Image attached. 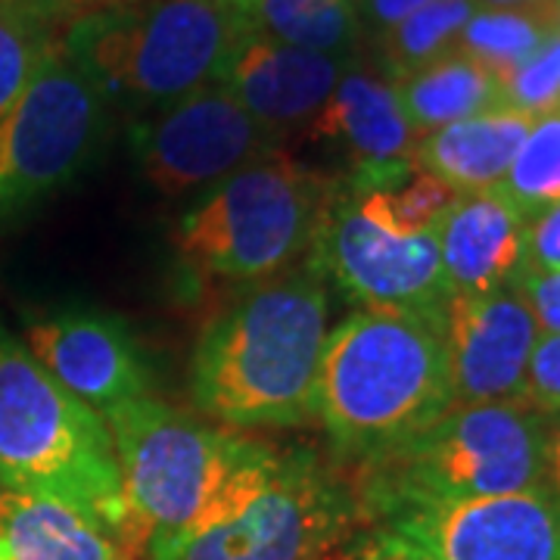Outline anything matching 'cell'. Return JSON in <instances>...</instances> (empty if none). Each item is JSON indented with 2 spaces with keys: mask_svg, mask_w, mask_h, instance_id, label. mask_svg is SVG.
<instances>
[{
  "mask_svg": "<svg viewBox=\"0 0 560 560\" xmlns=\"http://www.w3.org/2000/svg\"><path fill=\"white\" fill-rule=\"evenodd\" d=\"M359 514L355 492L318 455L256 442L194 521L147 541V560H330Z\"/></svg>",
  "mask_w": 560,
  "mask_h": 560,
  "instance_id": "cell-3",
  "label": "cell"
},
{
  "mask_svg": "<svg viewBox=\"0 0 560 560\" xmlns=\"http://www.w3.org/2000/svg\"><path fill=\"white\" fill-rule=\"evenodd\" d=\"M349 3H359V0H349Z\"/></svg>",
  "mask_w": 560,
  "mask_h": 560,
  "instance_id": "cell-36",
  "label": "cell"
},
{
  "mask_svg": "<svg viewBox=\"0 0 560 560\" xmlns=\"http://www.w3.org/2000/svg\"><path fill=\"white\" fill-rule=\"evenodd\" d=\"M427 3H433V0H359L355 10H359L361 28L377 38L393 25H399L401 20H408L411 13H418Z\"/></svg>",
  "mask_w": 560,
  "mask_h": 560,
  "instance_id": "cell-31",
  "label": "cell"
},
{
  "mask_svg": "<svg viewBox=\"0 0 560 560\" xmlns=\"http://www.w3.org/2000/svg\"><path fill=\"white\" fill-rule=\"evenodd\" d=\"M0 541L13 560H125L101 526L60 501L0 489Z\"/></svg>",
  "mask_w": 560,
  "mask_h": 560,
  "instance_id": "cell-19",
  "label": "cell"
},
{
  "mask_svg": "<svg viewBox=\"0 0 560 560\" xmlns=\"http://www.w3.org/2000/svg\"><path fill=\"white\" fill-rule=\"evenodd\" d=\"M327 278L312 259L246 283L202 327L190 393L228 427H300L315 420L327 346Z\"/></svg>",
  "mask_w": 560,
  "mask_h": 560,
  "instance_id": "cell-1",
  "label": "cell"
},
{
  "mask_svg": "<svg viewBox=\"0 0 560 560\" xmlns=\"http://www.w3.org/2000/svg\"><path fill=\"white\" fill-rule=\"evenodd\" d=\"M521 271H560V202L526 219Z\"/></svg>",
  "mask_w": 560,
  "mask_h": 560,
  "instance_id": "cell-28",
  "label": "cell"
},
{
  "mask_svg": "<svg viewBox=\"0 0 560 560\" xmlns=\"http://www.w3.org/2000/svg\"><path fill=\"white\" fill-rule=\"evenodd\" d=\"M445 352L455 405L521 401L539 324L514 287L480 296H448Z\"/></svg>",
  "mask_w": 560,
  "mask_h": 560,
  "instance_id": "cell-13",
  "label": "cell"
},
{
  "mask_svg": "<svg viewBox=\"0 0 560 560\" xmlns=\"http://www.w3.org/2000/svg\"><path fill=\"white\" fill-rule=\"evenodd\" d=\"M342 560H436L430 551H423L420 545L411 539L399 536L396 529L386 526H371L364 536L349 545V551L342 555Z\"/></svg>",
  "mask_w": 560,
  "mask_h": 560,
  "instance_id": "cell-30",
  "label": "cell"
},
{
  "mask_svg": "<svg viewBox=\"0 0 560 560\" xmlns=\"http://www.w3.org/2000/svg\"><path fill=\"white\" fill-rule=\"evenodd\" d=\"M69 22L62 0H0V119L60 47Z\"/></svg>",
  "mask_w": 560,
  "mask_h": 560,
  "instance_id": "cell-21",
  "label": "cell"
},
{
  "mask_svg": "<svg viewBox=\"0 0 560 560\" xmlns=\"http://www.w3.org/2000/svg\"><path fill=\"white\" fill-rule=\"evenodd\" d=\"M393 84L401 113L418 138L501 106L499 79L455 47Z\"/></svg>",
  "mask_w": 560,
  "mask_h": 560,
  "instance_id": "cell-20",
  "label": "cell"
},
{
  "mask_svg": "<svg viewBox=\"0 0 560 560\" xmlns=\"http://www.w3.org/2000/svg\"><path fill=\"white\" fill-rule=\"evenodd\" d=\"M541 486L560 504V415L545 418V470H541Z\"/></svg>",
  "mask_w": 560,
  "mask_h": 560,
  "instance_id": "cell-32",
  "label": "cell"
},
{
  "mask_svg": "<svg viewBox=\"0 0 560 560\" xmlns=\"http://www.w3.org/2000/svg\"><path fill=\"white\" fill-rule=\"evenodd\" d=\"M0 489L60 501L116 545L125 533L119 460L103 415L7 337H0Z\"/></svg>",
  "mask_w": 560,
  "mask_h": 560,
  "instance_id": "cell-4",
  "label": "cell"
},
{
  "mask_svg": "<svg viewBox=\"0 0 560 560\" xmlns=\"http://www.w3.org/2000/svg\"><path fill=\"white\" fill-rule=\"evenodd\" d=\"M25 342L54 381L101 415L150 389V371L140 349L116 318L91 312L57 315L32 324Z\"/></svg>",
  "mask_w": 560,
  "mask_h": 560,
  "instance_id": "cell-16",
  "label": "cell"
},
{
  "mask_svg": "<svg viewBox=\"0 0 560 560\" xmlns=\"http://www.w3.org/2000/svg\"><path fill=\"white\" fill-rule=\"evenodd\" d=\"M480 10H529V7H541L548 0H474Z\"/></svg>",
  "mask_w": 560,
  "mask_h": 560,
  "instance_id": "cell-34",
  "label": "cell"
},
{
  "mask_svg": "<svg viewBox=\"0 0 560 560\" xmlns=\"http://www.w3.org/2000/svg\"><path fill=\"white\" fill-rule=\"evenodd\" d=\"M337 178L271 150L206 190L175 234L200 278L256 283L312 256Z\"/></svg>",
  "mask_w": 560,
  "mask_h": 560,
  "instance_id": "cell-6",
  "label": "cell"
},
{
  "mask_svg": "<svg viewBox=\"0 0 560 560\" xmlns=\"http://www.w3.org/2000/svg\"><path fill=\"white\" fill-rule=\"evenodd\" d=\"M103 125L106 97L60 44L0 119V215L20 212L75 178Z\"/></svg>",
  "mask_w": 560,
  "mask_h": 560,
  "instance_id": "cell-9",
  "label": "cell"
},
{
  "mask_svg": "<svg viewBox=\"0 0 560 560\" xmlns=\"http://www.w3.org/2000/svg\"><path fill=\"white\" fill-rule=\"evenodd\" d=\"M249 25L290 47L330 57H355L364 35L349 0H253Z\"/></svg>",
  "mask_w": 560,
  "mask_h": 560,
  "instance_id": "cell-22",
  "label": "cell"
},
{
  "mask_svg": "<svg viewBox=\"0 0 560 560\" xmlns=\"http://www.w3.org/2000/svg\"><path fill=\"white\" fill-rule=\"evenodd\" d=\"M361 470L364 517L405 501H467L536 489L545 470V418L523 401L452 405L415 440Z\"/></svg>",
  "mask_w": 560,
  "mask_h": 560,
  "instance_id": "cell-7",
  "label": "cell"
},
{
  "mask_svg": "<svg viewBox=\"0 0 560 560\" xmlns=\"http://www.w3.org/2000/svg\"><path fill=\"white\" fill-rule=\"evenodd\" d=\"M305 135L340 153L349 165L346 178L361 187L389 184L415 168L411 150L418 135L401 113L396 84L359 60L342 72Z\"/></svg>",
  "mask_w": 560,
  "mask_h": 560,
  "instance_id": "cell-14",
  "label": "cell"
},
{
  "mask_svg": "<svg viewBox=\"0 0 560 560\" xmlns=\"http://www.w3.org/2000/svg\"><path fill=\"white\" fill-rule=\"evenodd\" d=\"M275 143L278 138L215 81L160 109V116L138 121L131 131L140 172L162 197L209 190L271 153Z\"/></svg>",
  "mask_w": 560,
  "mask_h": 560,
  "instance_id": "cell-11",
  "label": "cell"
},
{
  "mask_svg": "<svg viewBox=\"0 0 560 560\" xmlns=\"http://www.w3.org/2000/svg\"><path fill=\"white\" fill-rule=\"evenodd\" d=\"M436 228L396 234L364 215L355 194L337 178L308 259L361 308L445 312L452 293L442 275Z\"/></svg>",
  "mask_w": 560,
  "mask_h": 560,
  "instance_id": "cell-10",
  "label": "cell"
},
{
  "mask_svg": "<svg viewBox=\"0 0 560 560\" xmlns=\"http://www.w3.org/2000/svg\"><path fill=\"white\" fill-rule=\"evenodd\" d=\"M103 420L113 433L128 511L119 548L131 545V551L194 521L256 448L253 440L194 420L150 393L121 401Z\"/></svg>",
  "mask_w": 560,
  "mask_h": 560,
  "instance_id": "cell-8",
  "label": "cell"
},
{
  "mask_svg": "<svg viewBox=\"0 0 560 560\" xmlns=\"http://www.w3.org/2000/svg\"><path fill=\"white\" fill-rule=\"evenodd\" d=\"M523 219L560 202V113L533 119L517 156L499 184Z\"/></svg>",
  "mask_w": 560,
  "mask_h": 560,
  "instance_id": "cell-25",
  "label": "cell"
},
{
  "mask_svg": "<svg viewBox=\"0 0 560 560\" xmlns=\"http://www.w3.org/2000/svg\"><path fill=\"white\" fill-rule=\"evenodd\" d=\"M368 521L436 560H560V504L545 486L489 499L405 501Z\"/></svg>",
  "mask_w": 560,
  "mask_h": 560,
  "instance_id": "cell-12",
  "label": "cell"
},
{
  "mask_svg": "<svg viewBox=\"0 0 560 560\" xmlns=\"http://www.w3.org/2000/svg\"><path fill=\"white\" fill-rule=\"evenodd\" d=\"M442 275L452 296H480L511 287L523 268L526 219L501 187L458 194L440 228Z\"/></svg>",
  "mask_w": 560,
  "mask_h": 560,
  "instance_id": "cell-17",
  "label": "cell"
},
{
  "mask_svg": "<svg viewBox=\"0 0 560 560\" xmlns=\"http://www.w3.org/2000/svg\"><path fill=\"white\" fill-rule=\"evenodd\" d=\"M555 28H560V0L529 10H477L460 28L455 50L467 54L501 81Z\"/></svg>",
  "mask_w": 560,
  "mask_h": 560,
  "instance_id": "cell-23",
  "label": "cell"
},
{
  "mask_svg": "<svg viewBox=\"0 0 560 560\" xmlns=\"http://www.w3.org/2000/svg\"><path fill=\"white\" fill-rule=\"evenodd\" d=\"M355 57H330L268 38L253 25L221 62L215 84L231 91L256 119L280 138L308 128Z\"/></svg>",
  "mask_w": 560,
  "mask_h": 560,
  "instance_id": "cell-15",
  "label": "cell"
},
{
  "mask_svg": "<svg viewBox=\"0 0 560 560\" xmlns=\"http://www.w3.org/2000/svg\"><path fill=\"white\" fill-rule=\"evenodd\" d=\"M521 401L541 418L560 415V337L555 334H539L533 346Z\"/></svg>",
  "mask_w": 560,
  "mask_h": 560,
  "instance_id": "cell-27",
  "label": "cell"
},
{
  "mask_svg": "<svg viewBox=\"0 0 560 560\" xmlns=\"http://www.w3.org/2000/svg\"><path fill=\"white\" fill-rule=\"evenodd\" d=\"M499 84L501 106H511L529 119L560 113V28L548 32L539 47Z\"/></svg>",
  "mask_w": 560,
  "mask_h": 560,
  "instance_id": "cell-26",
  "label": "cell"
},
{
  "mask_svg": "<svg viewBox=\"0 0 560 560\" xmlns=\"http://www.w3.org/2000/svg\"><path fill=\"white\" fill-rule=\"evenodd\" d=\"M62 3H66V10H69V20H79L84 13L106 10V7H116V3H128V0H62ZM234 3H241L243 10H246V16H249V3H253V0H234Z\"/></svg>",
  "mask_w": 560,
  "mask_h": 560,
  "instance_id": "cell-33",
  "label": "cell"
},
{
  "mask_svg": "<svg viewBox=\"0 0 560 560\" xmlns=\"http://www.w3.org/2000/svg\"><path fill=\"white\" fill-rule=\"evenodd\" d=\"M541 334L560 337V271H521L514 283Z\"/></svg>",
  "mask_w": 560,
  "mask_h": 560,
  "instance_id": "cell-29",
  "label": "cell"
},
{
  "mask_svg": "<svg viewBox=\"0 0 560 560\" xmlns=\"http://www.w3.org/2000/svg\"><path fill=\"white\" fill-rule=\"evenodd\" d=\"M529 125V116L499 106L418 138L411 162L420 172L448 184L455 194L489 190L504 180Z\"/></svg>",
  "mask_w": 560,
  "mask_h": 560,
  "instance_id": "cell-18",
  "label": "cell"
},
{
  "mask_svg": "<svg viewBox=\"0 0 560 560\" xmlns=\"http://www.w3.org/2000/svg\"><path fill=\"white\" fill-rule=\"evenodd\" d=\"M246 28L234 0H128L72 20L60 44L106 103L165 109L212 84Z\"/></svg>",
  "mask_w": 560,
  "mask_h": 560,
  "instance_id": "cell-5",
  "label": "cell"
},
{
  "mask_svg": "<svg viewBox=\"0 0 560 560\" xmlns=\"http://www.w3.org/2000/svg\"><path fill=\"white\" fill-rule=\"evenodd\" d=\"M442 315L359 308L327 334L315 420L337 455L368 467L455 405Z\"/></svg>",
  "mask_w": 560,
  "mask_h": 560,
  "instance_id": "cell-2",
  "label": "cell"
},
{
  "mask_svg": "<svg viewBox=\"0 0 560 560\" xmlns=\"http://www.w3.org/2000/svg\"><path fill=\"white\" fill-rule=\"evenodd\" d=\"M480 7L474 0H433L411 13L408 20L377 35V62L389 81L405 79L420 66L448 54L458 40L460 28Z\"/></svg>",
  "mask_w": 560,
  "mask_h": 560,
  "instance_id": "cell-24",
  "label": "cell"
},
{
  "mask_svg": "<svg viewBox=\"0 0 560 560\" xmlns=\"http://www.w3.org/2000/svg\"><path fill=\"white\" fill-rule=\"evenodd\" d=\"M0 560H13V555H10V548H7L3 541H0Z\"/></svg>",
  "mask_w": 560,
  "mask_h": 560,
  "instance_id": "cell-35",
  "label": "cell"
}]
</instances>
